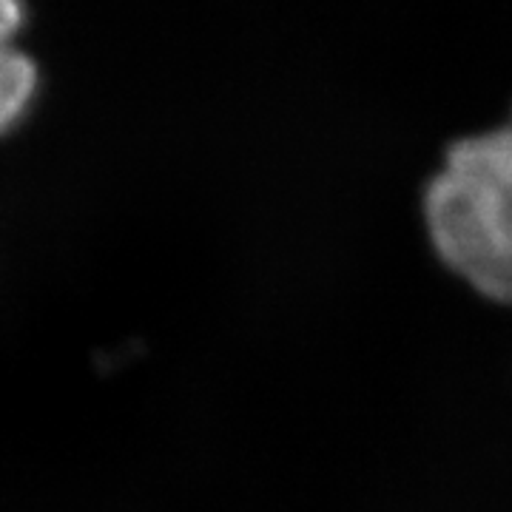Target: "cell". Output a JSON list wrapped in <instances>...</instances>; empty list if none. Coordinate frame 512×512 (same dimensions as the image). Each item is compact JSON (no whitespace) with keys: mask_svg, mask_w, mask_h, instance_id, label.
I'll return each instance as SVG.
<instances>
[{"mask_svg":"<svg viewBox=\"0 0 512 512\" xmlns=\"http://www.w3.org/2000/svg\"><path fill=\"white\" fill-rule=\"evenodd\" d=\"M23 23V3L20 0H0V49L12 46Z\"/></svg>","mask_w":512,"mask_h":512,"instance_id":"3","label":"cell"},{"mask_svg":"<svg viewBox=\"0 0 512 512\" xmlns=\"http://www.w3.org/2000/svg\"><path fill=\"white\" fill-rule=\"evenodd\" d=\"M35 63L15 46L0 49V131L12 126L35 94Z\"/></svg>","mask_w":512,"mask_h":512,"instance_id":"2","label":"cell"},{"mask_svg":"<svg viewBox=\"0 0 512 512\" xmlns=\"http://www.w3.org/2000/svg\"><path fill=\"white\" fill-rule=\"evenodd\" d=\"M421 211L441 265L512 308V117L447 148Z\"/></svg>","mask_w":512,"mask_h":512,"instance_id":"1","label":"cell"}]
</instances>
